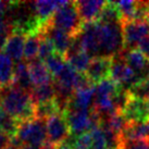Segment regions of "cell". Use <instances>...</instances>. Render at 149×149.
Instances as JSON below:
<instances>
[{"mask_svg":"<svg viewBox=\"0 0 149 149\" xmlns=\"http://www.w3.org/2000/svg\"><path fill=\"white\" fill-rule=\"evenodd\" d=\"M9 4H10V2L0 1V17L6 14V12H7V10H8V8H9Z\"/></svg>","mask_w":149,"mask_h":149,"instance_id":"obj_37","label":"cell"},{"mask_svg":"<svg viewBox=\"0 0 149 149\" xmlns=\"http://www.w3.org/2000/svg\"><path fill=\"white\" fill-rule=\"evenodd\" d=\"M68 141L70 143L72 149H91L93 146V138L89 132L81 134L79 136L71 135Z\"/></svg>","mask_w":149,"mask_h":149,"instance_id":"obj_31","label":"cell"},{"mask_svg":"<svg viewBox=\"0 0 149 149\" xmlns=\"http://www.w3.org/2000/svg\"><path fill=\"white\" fill-rule=\"evenodd\" d=\"M40 39H42V33H40V31L26 35L25 45H24V57H23L26 61L29 62V61L38 58Z\"/></svg>","mask_w":149,"mask_h":149,"instance_id":"obj_23","label":"cell"},{"mask_svg":"<svg viewBox=\"0 0 149 149\" xmlns=\"http://www.w3.org/2000/svg\"><path fill=\"white\" fill-rule=\"evenodd\" d=\"M40 32L52 44L56 52L63 56V57H64L66 51L71 47L72 42L74 39V37H72L71 35L65 33L64 31L59 29L57 27L52 26V25H50L48 22L42 25Z\"/></svg>","mask_w":149,"mask_h":149,"instance_id":"obj_10","label":"cell"},{"mask_svg":"<svg viewBox=\"0 0 149 149\" xmlns=\"http://www.w3.org/2000/svg\"><path fill=\"white\" fill-rule=\"evenodd\" d=\"M128 91L133 97L147 100L149 98V76L141 79L131 88H128Z\"/></svg>","mask_w":149,"mask_h":149,"instance_id":"obj_30","label":"cell"},{"mask_svg":"<svg viewBox=\"0 0 149 149\" xmlns=\"http://www.w3.org/2000/svg\"><path fill=\"white\" fill-rule=\"evenodd\" d=\"M59 113H62V112L54 99L35 106V118L36 119L46 121L49 118L59 114Z\"/></svg>","mask_w":149,"mask_h":149,"instance_id":"obj_26","label":"cell"},{"mask_svg":"<svg viewBox=\"0 0 149 149\" xmlns=\"http://www.w3.org/2000/svg\"><path fill=\"white\" fill-rule=\"evenodd\" d=\"M27 64H29V72L33 86H39L54 82V79L44 61L35 59L29 61Z\"/></svg>","mask_w":149,"mask_h":149,"instance_id":"obj_16","label":"cell"},{"mask_svg":"<svg viewBox=\"0 0 149 149\" xmlns=\"http://www.w3.org/2000/svg\"><path fill=\"white\" fill-rule=\"evenodd\" d=\"M91 138H93V146L91 149H107L108 148V141L104 135V132L102 128L98 127L91 131Z\"/></svg>","mask_w":149,"mask_h":149,"instance_id":"obj_32","label":"cell"},{"mask_svg":"<svg viewBox=\"0 0 149 149\" xmlns=\"http://www.w3.org/2000/svg\"><path fill=\"white\" fill-rule=\"evenodd\" d=\"M121 87L111 79H106L95 85V101L113 99Z\"/></svg>","mask_w":149,"mask_h":149,"instance_id":"obj_21","label":"cell"},{"mask_svg":"<svg viewBox=\"0 0 149 149\" xmlns=\"http://www.w3.org/2000/svg\"><path fill=\"white\" fill-rule=\"evenodd\" d=\"M106 1L101 0H79L75 1V6L77 9L79 17L83 23H93L97 22L104 7L106 6Z\"/></svg>","mask_w":149,"mask_h":149,"instance_id":"obj_14","label":"cell"},{"mask_svg":"<svg viewBox=\"0 0 149 149\" xmlns=\"http://www.w3.org/2000/svg\"><path fill=\"white\" fill-rule=\"evenodd\" d=\"M54 52H56V50H54L52 44L42 34V39H40V45H39V51H38L37 59L45 62L46 60L49 58L50 56H52Z\"/></svg>","mask_w":149,"mask_h":149,"instance_id":"obj_33","label":"cell"},{"mask_svg":"<svg viewBox=\"0 0 149 149\" xmlns=\"http://www.w3.org/2000/svg\"><path fill=\"white\" fill-rule=\"evenodd\" d=\"M99 24V54L98 57L114 58L124 50V38L121 23Z\"/></svg>","mask_w":149,"mask_h":149,"instance_id":"obj_2","label":"cell"},{"mask_svg":"<svg viewBox=\"0 0 149 149\" xmlns=\"http://www.w3.org/2000/svg\"><path fill=\"white\" fill-rule=\"evenodd\" d=\"M21 149H32V148H29V147H27V146H23Z\"/></svg>","mask_w":149,"mask_h":149,"instance_id":"obj_40","label":"cell"},{"mask_svg":"<svg viewBox=\"0 0 149 149\" xmlns=\"http://www.w3.org/2000/svg\"><path fill=\"white\" fill-rule=\"evenodd\" d=\"M97 22L102 23V24H104V23H121L122 22L120 12L116 9L114 2H107L106 3Z\"/></svg>","mask_w":149,"mask_h":149,"instance_id":"obj_27","label":"cell"},{"mask_svg":"<svg viewBox=\"0 0 149 149\" xmlns=\"http://www.w3.org/2000/svg\"><path fill=\"white\" fill-rule=\"evenodd\" d=\"M13 61L0 51V91L13 85Z\"/></svg>","mask_w":149,"mask_h":149,"instance_id":"obj_22","label":"cell"},{"mask_svg":"<svg viewBox=\"0 0 149 149\" xmlns=\"http://www.w3.org/2000/svg\"><path fill=\"white\" fill-rule=\"evenodd\" d=\"M147 100H148V102H149V98H148V99H147Z\"/></svg>","mask_w":149,"mask_h":149,"instance_id":"obj_42","label":"cell"},{"mask_svg":"<svg viewBox=\"0 0 149 149\" xmlns=\"http://www.w3.org/2000/svg\"><path fill=\"white\" fill-rule=\"evenodd\" d=\"M143 138H147L146 123H127V125L125 126L121 134L122 144L125 141H137V139H143Z\"/></svg>","mask_w":149,"mask_h":149,"instance_id":"obj_24","label":"cell"},{"mask_svg":"<svg viewBox=\"0 0 149 149\" xmlns=\"http://www.w3.org/2000/svg\"><path fill=\"white\" fill-rule=\"evenodd\" d=\"M110 79L119 84L120 86H128L130 88L137 83L141 77L137 74L134 73V71L125 63L124 59L122 58V56L118 54L116 57L112 59V65L111 71H110Z\"/></svg>","mask_w":149,"mask_h":149,"instance_id":"obj_8","label":"cell"},{"mask_svg":"<svg viewBox=\"0 0 149 149\" xmlns=\"http://www.w3.org/2000/svg\"><path fill=\"white\" fill-rule=\"evenodd\" d=\"M0 108L19 122L35 118V104L29 93L14 85L0 91Z\"/></svg>","mask_w":149,"mask_h":149,"instance_id":"obj_1","label":"cell"},{"mask_svg":"<svg viewBox=\"0 0 149 149\" xmlns=\"http://www.w3.org/2000/svg\"><path fill=\"white\" fill-rule=\"evenodd\" d=\"M112 65V58L107 57H95L91 59L87 68L85 75L91 84L100 83L101 81L109 79Z\"/></svg>","mask_w":149,"mask_h":149,"instance_id":"obj_12","label":"cell"},{"mask_svg":"<svg viewBox=\"0 0 149 149\" xmlns=\"http://www.w3.org/2000/svg\"><path fill=\"white\" fill-rule=\"evenodd\" d=\"M66 1L61 0H42V1H35V12L36 17L39 20L40 24H45L49 21L54 13L60 7H62Z\"/></svg>","mask_w":149,"mask_h":149,"instance_id":"obj_18","label":"cell"},{"mask_svg":"<svg viewBox=\"0 0 149 149\" xmlns=\"http://www.w3.org/2000/svg\"><path fill=\"white\" fill-rule=\"evenodd\" d=\"M26 35L20 31L12 29L8 40L4 46V54H7L12 61L20 62L24 57V45Z\"/></svg>","mask_w":149,"mask_h":149,"instance_id":"obj_15","label":"cell"},{"mask_svg":"<svg viewBox=\"0 0 149 149\" xmlns=\"http://www.w3.org/2000/svg\"><path fill=\"white\" fill-rule=\"evenodd\" d=\"M146 128H147V138L149 139V120L146 122Z\"/></svg>","mask_w":149,"mask_h":149,"instance_id":"obj_38","label":"cell"},{"mask_svg":"<svg viewBox=\"0 0 149 149\" xmlns=\"http://www.w3.org/2000/svg\"><path fill=\"white\" fill-rule=\"evenodd\" d=\"M63 116L70 127L71 135L73 136H79L84 133L91 132L97 127V121L93 116V110L68 108L63 112Z\"/></svg>","mask_w":149,"mask_h":149,"instance_id":"obj_5","label":"cell"},{"mask_svg":"<svg viewBox=\"0 0 149 149\" xmlns=\"http://www.w3.org/2000/svg\"><path fill=\"white\" fill-rule=\"evenodd\" d=\"M121 24L124 38V49H135L149 33L147 22L127 21L122 22Z\"/></svg>","mask_w":149,"mask_h":149,"instance_id":"obj_9","label":"cell"},{"mask_svg":"<svg viewBox=\"0 0 149 149\" xmlns=\"http://www.w3.org/2000/svg\"><path fill=\"white\" fill-rule=\"evenodd\" d=\"M94 101H95V85L88 84L86 86L74 91L68 108L79 109V110H93Z\"/></svg>","mask_w":149,"mask_h":149,"instance_id":"obj_13","label":"cell"},{"mask_svg":"<svg viewBox=\"0 0 149 149\" xmlns=\"http://www.w3.org/2000/svg\"><path fill=\"white\" fill-rule=\"evenodd\" d=\"M107 149H119V148H110V147H108Z\"/></svg>","mask_w":149,"mask_h":149,"instance_id":"obj_41","label":"cell"},{"mask_svg":"<svg viewBox=\"0 0 149 149\" xmlns=\"http://www.w3.org/2000/svg\"><path fill=\"white\" fill-rule=\"evenodd\" d=\"M10 143H11V137L4 132L0 131V149H3L10 146Z\"/></svg>","mask_w":149,"mask_h":149,"instance_id":"obj_36","label":"cell"},{"mask_svg":"<svg viewBox=\"0 0 149 149\" xmlns=\"http://www.w3.org/2000/svg\"><path fill=\"white\" fill-rule=\"evenodd\" d=\"M17 138L23 146L32 149H42L47 144L46 121L34 118L32 120L20 122Z\"/></svg>","mask_w":149,"mask_h":149,"instance_id":"obj_4","label":"cell"},{"mask_svg":"<svg viewBox=\"0 0 149 149\" xmlns=\"http://www.w3.org/2000/svg\"><path fill=\"white\" fill-rule=\"evenodd\" d=\"M64 59L76 72L85 74V72H86L87 68H88L93 58L87 52L82 50V51H79V52L68 54V56L64 57Z\"/></svg>","mask_w":149,"mask_h":149,"instance_id":"obj_25","label":"cell"},{"mask_svg":"<svg viewBox=\"0 0 149 149\" xmlns=\"http://www.w3.org/2000/svg\"><path fill=\"white\" fill-rule=\"evenodd\" d=\"M13 85L19 87L25 91H31L33 88V84L31 81L29 72V64L26 62L20 61L14 64L13 69Z\"/></svg>","mask_w":149,"mask_h":149,"instance_id":"obj_19","label":"cell"},{"mask_svg":"<svg viewBox=\"0 0 149 149\" xmlns=\"http://www.w3.org/2000/svg\"><path fill=\"white\" fill-rule=\"evenodd\" d=\"M48 23L57 29L64 31L72 37H76L79 35L84 24L77 12L75 1H66L62 7H60L54 13Z\"/></svg>","mask_w":149,"mask_h":149,"instance_id":"obj_3","label":"cell"},{"mask_svg":"<svg viewBox=\"0 0 149 149\" xmlns=\"http://www.w3.org/2000/svg\"><path fill=\"white\" fill-rule=\"evenodd\" d=\"M47 144L50 146H59L71 136L70 127L63 113H59L46 120Z\"/></svg>","mask_w":149,"mask_h":149,"instance_id":"obj_6","label":"cell"},{"mask_svg":"<svg viewBox=\"0 0 149 149\" xmlns=\"http://www.w3.org/2000/svg\"><path fill=\"white\" fill-rule=\"evenodd\" d=\"M137 49L139 50L141 54H144L146 58L149 60V35H147V36L138 44Z\"/></svg>","mask_w":149,"mask_h":149,"instance_id":"obj_35","label":"cell"},{"mask_svg":"<svg viewBox=\"0 0 149 149\" xmlns=\"http://www.w3.org/2000/svg\"><path fill=\"white\" fill-rule=\"evenodd\" d=\"M114 4H116V9L119 10V12H120L122 22L133 21L134 15H135V11H136L137 8V1L121 0V1H116Z\"/></svg>","mask_w":149,"mask_h":149,"instance_id":"obj_28","label":"cell"},{"mask_svg":"<svg viewBox=\"0 0 149 149\" xmlns=\"http://www.w3.org/2000/svg\"><path fill=\"white\" fill-rule=\"evenodd\" d=\"M45 64L47 66L48 71L50 72V74L52 76V79L56 77L57 75L64 69V66L66 64V61L64 57L61 54L54 52L52 56H50L49 58L45 61Z\"/></svg>","mask_w":149,"mask_h":149,"instance_id":"obj_29","label":"cell"},{"mask_svg":"<svg viewBox=\"0 0 149 149\" xmlns=\"http://www.w3.org/2000/svg\"><path fill=\"white\" fill-rule=\"evenodd\" d=\"M31 98L33 100L34 104H39L46 101L54 100L56 97V89H54V82L39 86H34L32 91H29Z\"/></svg>","mask_w":149,"mask_h":149,"instance_id":"obj_20","label":"cell"},{"mask_svg":"<svg viewBox=\"0 0 149 149\" xmlns=\"http://www.w3.org/2000/svg\"><path fill=\"white\" fill-rule=\"evenodd\" d=\"M79 39L82 49L87 52L91 58L98 57L99 54V24L98 22L84 23L79 35Z\"/></svg>","mask_w":149,"mask_h":149,"instance_id":"obj_7","label":"cell"},{"mask_svg":"<svg viewBox=\"0 0 149 149\" xmlns=\"http://www.w3.org/2000/svg\"><path fill=\"white\" fill-rule=\"evenodd\" d=\"M120 149H149V139L143 138L137 141H125L121 145Z\"/></svg>","mask_w":149,"mask_h":149,"instance_id":"obj_34","label":"cell"},{"mask_svg":"<svg viewBox=\"0 0 149 149\" xmlns=\"http://www.w3.org/2000/svg\"><path fill=\"white\" fill-rule=\"evenodd\" d=\"M3 149H17V148H14L12 146H8V147H6V148H3Z\"/></svg>","mask_w":149,"mask_h":149,"instance_id":"obj_39","label":"cell"},{"mask_svg":"<svg viewBox=\"0 0 149 149\" xmlns=\"http://www.w3.org/2000/svg\"><path fill=\"white\" fill-rule=\"evenodd\" d=\"M121 56L124 59L125 63L134 71V73L138 75L141 79H143L146 65L148 63V59L146 58L137 48L130 50L124 49L121 52Z\"/></svg>","mask_w":149,"mask_h":149,"instance_id":"obj_17","label":"cell"},{"mask_svg":"<svg viewBox=\"0 0 149 149\" xmlns=\"http://www.w3.org/2000/svg\"><path fill=\"white\" fill-rule=\"evenodd\" d=\"M127 123H146L149 120L148 100L136 98L131 95L125 109L122 111Z\"/></svg>","mask_w":149,"mask_h":149,"instance_id":"obj_11","label":"cell"}]
</instances>
